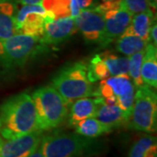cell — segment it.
<instances>
[{
	"label": "cell",
	"instance_id": "cell-9",
	"mask_svg": "<svg viewBox=\"0 0 157 157\" xmlns=\"http://www.w3.org/2000/svg\"><path fill=\"white\" fill-rule=\"evenodd\" d=\"M102 80L110 87L116 99V105L125 113L129 121L135 101V86L128 74L112 76Z\"/></svg>",
	"mask_w": 157,
	"mask_h": 157
},
{
	"label": "cell",
	"instance_id": "cell-31",
	"mask_svg": "<svg viewBox=\"0 0 157 157\" xmlns=\"http://www.w3.org/2000/svg\"><path fill=\"white\" fill-rule=\"evenodd\" d=\"M103 1H107V0H103Z\"/></svg>",
	"mask_w": 157,
	"mask_h": 157
},
{
	"label": "cell",
	"instance_id": "cell-12",
	"mask_svg": "<svg viewBox=\"0 0 157 157\" xmlns=\"http://www.w3.org/2000/svg\"><path fill=\"white\" fill-rule=\"evenodd\" d=\"M101 104H104V101L101 97H85L74 101L70 109L68 125L74 128L79 121L85 119L94 117L96 110Z\"/></svg>",
	"mask_w": 157,
	"mask_h": 157
},
{
	"label": "cell",
	"instance_id": "cell-3",
	"mask_svg": "<svg viewBox=\"0 0 157 157\" xmlns=\"http://www.w3.org/2000/svg\"><path fill=\"white\" fill-rule=\"evenodd\" d=\"M52 85L69 105L94 94L93 83L87 78V66L82 61L65 67L52 78Z\"/></svg>",
	"mask_w": 157,
	"mask_h": 157
},
{
	"label": "cell",
	"instance_id": "cell-1",
	"mask_svg": "<svg viewBox=\"0 0 157 157\" xmlns=\"http://www.w3.org/2000/svg\"><path fill=\"white\" fill-rule=\"evenodd\" d=\"M38 128L36 110L31 95L22 93L6 100L0 107V135L14 139Z\"/></svg>",
	"mask_w": 157,
	"mask_h": 157
},
{
	"label": "cell",
	"instance_id": "cell-5",
	"mask_svg": "<svg viewBox=\"0 0 157 157\" xmlns=\"http://www.w3.org/2000/svg\"><path fill=\"white\" fill-rule=\"evenodd\" d=\"M3 45L2 68L6 70L22 67L30 59L47 50V45L41 42V38L22 33L3 39Z\"/></svg>",
	"mask_w": 157,
	"mask_h": 157
},
{
	"label": "cell",
	"instance_id": "cell-8",
	"mask_svg": "<svg viewBox=\"0 0 157 157\" xmlns=\"http://www.w3.org/2000/svg\"><path fill=\"white\" fill-rule=\"evenodd\" d=\"M75 25L87 42L100 43L103 35L105 19L102 12L95 7L81 9L74 18Z\"/></svg>",
	"mask_w": 157,
	"mask_h": 157
},
{
	"label": "cell",
	"instance_id": "cell-23",
	"mask_svg": "<svg viewBox=\"0 0 157 157\" xmlns=\"http://www.w3.org/2000/svg\"><path fill=\"white\" fill-rule=\"evenodd\" d=\"M18 33L15 17L8 15L5 11L0 10V39H8Z\"/></svg>",
	"mask_w": 157,
	"mask_h": 157
},
{
	"label": "cell",
	"instance_id": "cell-4",
	"mask_svg": "<svg viewBox=\"0 0 157 157\" xmlns=\"http://www.w3.org/2000/svg\"><path fill=\"white\" fill-rule=\"evenodd\" d=\"M99 142L78 134H54L42 137L44 157H81L98 151Z\"/></svg>",
	"mask_w": 157,
	"mask_h": 157
},
{
	"label": "cell",
	"instance_id": "cell-27",
	"mask_svg": "<svg viewBox=\"0 0 157 157\" xmlns=\"http://www.w3.org/2000/svg\"><path fill=\"white\" fill-rule=\"evenodd\" d=\"M17 3H20L21 5H35V4H40L41 0H16Z\"/></svg>",
	"mask_w": 157,
	"mask_h": 157
},
{
	"label": "cell",
	"instance_id": "cell-6",
	"mask_svg": "<svg viewBox=\"0 0 157 157\" xmlns=\"http://www.w3.org/2000/svg\"><path fill=\"white\" fill-rule=\"evenodd\" d=\"M128 126L134 130L149 134L156 131L157 95L152 87L143 85L136 89Z\"/></svg>",
	"mask_w": 157,
	"mask_h": 157
},
{
	"label": "cell",
	"instance_id": "cell-29",
	"mask_svg": "<svg viewBox=\"0 0 157 157\" xmlns=\"http://www.w3.org/2000/svg\"><path fill=\"white\" fill-rule=\"evenodd\" d=\"M148 2V5L149 7L154 9V10H156L157 8V0H147Z\"/></svg>",
	"mask_w": 157,
	"mask_h": 157
},
{
	"label": "cell",
	"instance_id": "cell-16",
	"mask_svg": "<svg viewBox=\"0 0 157 157\" xmlns=\"http://www.w3.org/2000/svg\"><path fill=\"white\" fill-rule=\"evenodd\" d=\"M147 42L139 37L134 32L131 25H129L127 29L116 39V50L126 56H131L135 52L145 49Z\"/></svg>",
	"mask_w": 157,
	"mask_h": 157
},
{
	"label": "cell",
	"instance_id": "cell-25",
	"mask_svg": "<svg viewBox=\"0 0 157 157\" xmlns=\"http://www.w3.org/2000/svg\"><path fill=\"white\" fill-rule=\"evenodd\" d=\"M157 24L156 21H155L154 24L152 25L151 29H150V33H149V37H150V40H152V44L157 46Z\"/></svg>",
	"mask_w": 157,
	"mask_h": 157
},
{
	"label": "cell",
	"instance_id": "cell-13",
	"mask_svg": "<svg viewBox=\"0 0 157 157\" xmlns=\"http://www.w3.org/2000/svg\"><path fill=\"white\" fill-rule=\"evenodd\" d=\"M40 4L52 19L67 17L75 18L81 10L77 0H41Z\"/></svg>",
	"mask_w": 157,
	"mask_h": 157
},
{
	"label": "cell",
	"instance_id": "cell-26",
	"mask_svg": "<svg viewBox=\"0 0 157 157\" xmlns=\"http://www.w3.org/2000/svg\"><path fill=\"white\" fill-rule=\"evenodd\" d=\"M77 2H78L80 9H86V8L92 7L93 4H94V0H77Z\"/></svg>",
	"mask_w": 157,
	"mask_h": 157
},
{
	"label": "cell",
	"instance_id": "cell-28",
	"mask_svg": "<svg viewBox=\"0 0 157 157\" xmlns=\"http://www.w3.org/2000/svg\"><path fill=\"white\" fill-rule=\"evenodd\" d=\"M28 157H44L43 156V154H42V151H41V147H40V146H39L33 154H31Z\"/></svg>",
	"mask_w": 157,
	"mask_h": 157
},
{
	"label": "cell",
	"instance_id": "cell-7",
	"mask_svg": "<svg viewBox=\"0 0 157 157\" xmlns=\"http://www.w3.org/2000/svg\"><path fill=\"white\" fill-rule=\"evenodd\" d=\"M96 8L102 12L105 19L103 35L99 44L101 47H106L123 33L130 25L133 15L124 8L121 0L104 1Z\"/></svg>",
	"mask_w": 157,
	"mask_h": 157
},
{
	"label": "cell",
	"instance_id": "cell-11",
	"mask_svg": "<svg viewBox=\"0 0 157 157\" xmlns=\"http://www.w3.org/2000/svg\"><path fill=\"white\" fill-rule=\"evenodd\" d=\"M77 31L75 19L73 17H62L45 24L41 42L46 45H58L69 39Z\"/></svg>",
	"mask_w": 157,
	"mask_h": 157
},
{
	"label": "cell",
	"instance_id": "cell-21",
	"mask_svg": "<svg viewBox=\"0 0 157 157\" xmlns=\"http://www.w3.org/2000/svg\"><path fill=\"white\" fill-rule=\"evenodd\" d=\"M109 72L106 64L102 60L100 54H96L90 60L87 66V78L92 83L97 80H102L109 77Z\"/></svg>",
	"mask_w": 157,
	"mask_h": 157
},
{
	"label": "cell",
	"instance_id": "cell-19",
	"mask_svg": "<svg viewBox=\"0 0 157 157\" xmlns=\"http://www.w3.org/2000/svg\"><path fill=\"white\" fill-rule=\"evenodd\" d=\"M153 24H154V13L152 10L135 14L133 16L130 23L135 33L147 43L150 42L149 33Z\"/></svg>",
	"mask_w": 157,
	"mask_h": 157
},
{
	"label": "cell",
	"instance_id": "cell-20",
	"mask_svg": "<svg viewBox=\"0 0 157 157\" xmlns=\"http://www.w3.org/2000/svg\"><path fill=\"white\" fill-rule=\"evenodd\" d=\"M102 60L106 64L109 74L112 76L123 75L128 73L129 59L127 57H120L106 51L100 54Z\"/></svg>",
	"mask_w": 157,
	"mask_h": 157
},
{
	"label": "cell",
	"instance_id": "cell-24",
	"mask_svg": "<svg viewBox=\"0 0 157 157\" xmlns=\"http://www.w3.org/2000/svg\"><path fill=\"white\" fill-rule=\"evenodd\" d=\"M121 4L133 16L137 13L151 10L147 0H121Z\"/></svg>",
	"mask_w": 157,
	"mask_h": 157
},
{
	"label": "cell",
	"instance_id": "cell-17",
	"mask_svg": "<svg viewBox=\"0 0 157 157\" xmlns=\"http://www.w3.org/2000/svg\"><path fill=\"white\" fill-rule=\"evenodd\" d=\"M75 133L87 138H96L112 132L113 129L103 124L95 117H90L79 121L75 127Z\"/></svg>",
	"mask_w": 157,
	"mask_h": 157
},
{
	"label": "cell",
	"instance_id": "cell-15",
	"mask_svg": "<svg viewBox=\"0 0 157 157\" xmlns=\"http://www.w3.org/2000/svg\"><path fill=\"white\" fill-rule=\"evenodd\" d=\"M94 117L112 129L125 126L128 122V119L125 113L117 105H99Z\"/></svg>",
	"mask_w": 157,
	"mask_h": 157
},
{
	"label": "cell",
	"instance_id": "cell-22",
	"mask_svg": "<svg viewBox=\"0 0 157 157\" xmlns=\"http://www.w3.org/2000/svg\"><path fill=\"white\" fill-rule=\"evenodd\" d=\"M144 55V50L140 51L138 52H135L129 56V67L128 73L129 78H132L133 85L135 88H139L140 86H143L144 83L142 81L140 70H141V62L142 58Z\"/></svg>",
	"mask_w": 157,
	"mask_h": 157
},
{
	"label": "cell",
	"instance_id": "cell-2",
	"mask_svg": "<svg viewBox=\"0 0 157 157\" xmlns=\"http://www.w3.org/2000/svg\"><path fill=\"white\" fill-rule=\"evenodd\" d=\"M31 97L36 110L39 130L55 128L67 117L69 104L52 86L35 90Z\"/></svg>",
	"mask_w": 157,
	"mask_h": 157
},
{
	"label": "cell",
	"instance_id": "cell-18",
	"mask_svg": "<svg viewBox=\"0 0 157 157\" xmlns=\"http://www.w3.org/2000/svg\"><path fill=\"white\" fill-rule=\"evenodd\" d=\"M128 157H157V140L155 136L145 135L132 145Z\"/></svg>",
	"mask_w": 157,
	"mask_h": 157
},
{
	"label": "cell",
	"instance_id": "cell-14",
	"mask_svg": "<svg viewBox=\"0 0 157 157\" xmlns=\"http://www.w3.org/2000/svg\"><path fill=\"white\" fill-rule=\"evenodd\" d=\"M141 78L144 85L152 88L157 87V50L156 46L147 43L144 49L141 62Z\"/></svg>",
	"mask_w": 157,
	"mask_h": 157
},
{
	"label": "cell",
	"instance_id": "cell-10",
	"mask_svg": "<svg viewBox=\"0 0 157 157\" xmlns=\"http://www.w3.org/2000/svg\"><path fill=\"white\" fill-rule=\"evenodd\" d=\"M42 131L36 130L14 139L2 141V157H28L39 146L42 140Z\"/></svg>",
	"mask_w": 157,
	"mask_h": 157
},
{
	"label": "cell",
	"instance_id": "cell-30",
	"mask_svg": "<svg viewBox=\"0 0 157 157\" xmlns=\"http://www.w3.org/2000/svg\"><path fill=\"white\" fill-rule=\"evenodd\" d=\"M2 141H3V140L1 139V137H0V157L1 156V145H2Z\"/></svg>",
	"mask_w": 157,
	"mask_h": 157
}]
</instances>
